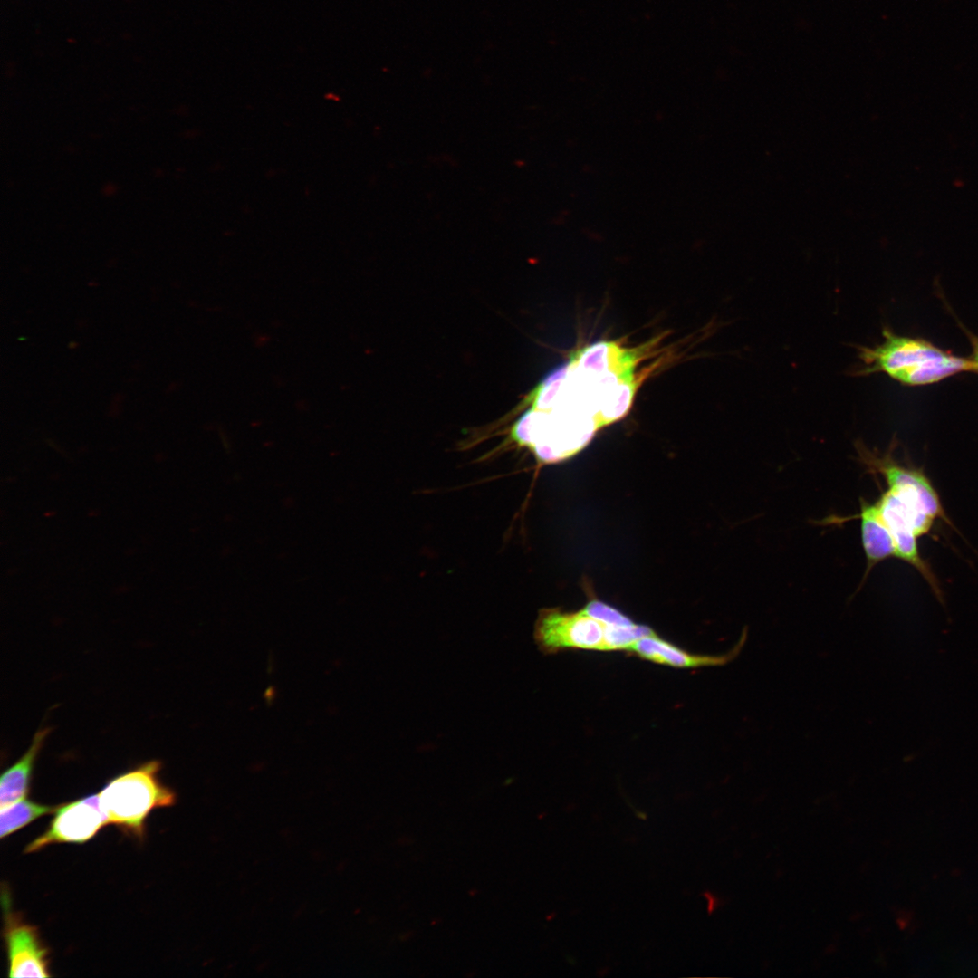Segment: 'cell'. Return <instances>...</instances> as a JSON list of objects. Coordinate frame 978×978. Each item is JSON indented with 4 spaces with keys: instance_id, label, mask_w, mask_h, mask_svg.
Wrapping results in <instances>:
<instances>
[{
    "instance_id": "obj_1",
    "label": "cell",
    "mask_w": 978,
    "mask_h": 978,
    "mask_svg": "<svg viewBox=\"0 0 978 978\" xmlns=\"http://www.w3.org/2000/svg\"><path fill=\"white\" fill-rule=\"evenodd\" d=\"M636 364L614 342L579 351L522 402L530 406L515 422L523 443L548 463L579 453L598 429L628 411L638 388Z\"/></svg>"
},
{
    "instance_id": "obj_2",
    "label": "cell",
    "mask_w": 978,
    "mask_h": 978,
    "mask_svg": "<svg viewBox=\"0 0 978 978\" xmlns=\"http://www.w3.org/2000/svg\"><path fill=\"white\" fill-rule=\"evenodd\" d=\"M860 365L853 375L884 373L906 386H925L939 382L964 371H973L969 358L944 350L932 342L896 334L889 328L882 331V341L858 348Z\"/></svg>"
},
{
    "instance_id": "obj_3",
    "label": "cell",
    "mask_w": 978,
    "mask_h": 978,
    "mask_svg": "<svg viewBox=\"0 0 978 978\" xmlns=\"http://www.w3.org/2000/svg\"><path fill=\"white\" fill-rule=\"evenodd\" d=\"M161 763L149 761L110 780L99 793L108 823L142 839L145 820L156 809L172 806L175 792L158 777Z\"/></svg>"
},
{
    "instance_id": "obj_4",
    "label": "cell",
    "mask_w": 978,
    "mask_h": 978,
    "mask_svg": "<svg viewBox=\"0 0 978 978\" xmlns=\"http://www.w3.org/2000/svg\"><path fill=\"white\" fill-rule=\"evenodd\" d=\"M631 622L616 609L602 601L592 600L575 612L542 609L535 622L533 638L544 654L569 648L607 651L609 628L614 624Z\"/></svg>"
},
{
    "instance_id": "obj_5",
    "label": "cell",
    "mask_w": 978,
    "mask_h": 978,
    "mask_svg": "<svg viewBox=\"0 0 978 978\" xmlns=\"http://www.w3.org/2000/svg\"><path fill=\"white\" fill-rule=\"evenodd\" d=\"M893 443L886 453L862 446L858 458L867 471L881 475L887 490L898 498L926 510L935 519L952 525L939 494L925 474L920 469L897 462L893 456Z\"/></svg>"
},
{
    "instance_id": "obj_6",
    "label": "cell",
    "mask_w": 978,
    "mask_h": 978,
    "mask_svg": "<svg viewBox=\"0 0 978 978\" xmlns=\"http://www.w3.org/2000/svg\"><path fill=\"white\" fill-rule=\"evenodd\" d=\"M45 831L29 843L25 853L57 843L82 844L91 839L108 823L99 793L56 806Z\"/></svg>"
},
{
    "instance_id": "obj_7",
    "label": "cell",
    "mask_w": 978,
    "mask_h": 978,
    "mask_svg": "<svg viewBox=\"0 0 978 978\" xmlns=\"http://www.w3.org/2000/svg\"><path fill=\"white\" fill-rule=\"evenodd\" d=\"M3 935L6 946L10 977H49V949L36 926L10 911L5 897Z\"/></svg>"
},
{
    "instance_id": "obj_8",
    "label": "cell",
    "mask_w": 978,
    "mask_h": 978,
    "mask_svg": "<svg viewBox=\"0 0 978 978\" xmlns=\"http://www.w3.org/2000/svg\"><path fill=\"white\" fill-rule=\"evenodd\" d=\"M742 643L726 655H693L664 640L655 632L641 638L631 647L629 652L641 658L675 667H699L723 665L731 660L740 650Z\"/></svg>"
},
{
    "instance_id": "obj_9",
    "label": "cell",
    "mask_w": 978,
    "mask_h": 978,
    "mask_svg": "<svg viewBox=\"0 0 978 978\" xmlns=\"http://www.w3.org/2000/svg\"><path fill=\"white\" fill-rule=\"evenodd\" d=\"M861 520V541L867 560V568L863 577L865 580L873 567L884 560L896 556V548L892 534L885 523L876 501L869 503L860 499V512L853 516L842 518Z\"/></svg>"
},
{
    "instance_id": "obj_10",
    "label": "cell",
    "mask_w": 978,
    "mask_h": 978,
    "mask_svg": "<svg viewBox=\"0 0 978 978\" xmlns=\"http://www.w3.org/2000/svg\"><path fill=\"white\" fill-rule=\"evenodd\" d=\"M48 733V728L39 730L24 755L3 772L0 780L1 809L26 797L36 757Z\"/></svg>"
},
{
    "instance_id": "obj_11",
    "label": "cell",
    "mask_w": 978,
    "mask_h": 978,
    "mask_svg": "<svg viewBox=\"0 0 978 978\" xmlns=\"http://www.w3.org/2000/svg\"><path fill=\"white\" fill-rule=\"evenodd\" d=\"M56 806L43 805L22 799L1 809L0 836L4 839L38 818L53 813Z\"/></svg>"
},
{
    "instance_id": "obj_12",
    "label": "cell",
    "mask_w": 978,
    "mask_h": 978,
    "mask_svg": "<svg viewBox=\"0 0 978 978\" xmlns=\"http://www.w3.org/2000/svg\"><path fill=\"white\" fill-rule=\"evenodd\" d=\"M971 344H972V353H971V356L969 357V359H970V360H971V362L973 364V371L978 372V338L972 336L971 337Z\"/></svg>"
}]
</instances>
